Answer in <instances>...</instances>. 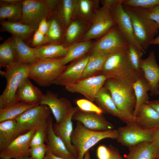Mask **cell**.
I'll return each instance as SVG.
<instances>
[{"label":"cell","instance_id":"cell-1","mask_svg":"<svg viewBox=\"0 0 159 159\" xmlns=\"http://www.w3.org/2000/svg\"><path fill=\"white\" fill-rule=\"evenodd\" d=\"M138 73L125 79H107L104 84L117 108L130 121L136 120L133 115L136 100L132 85Z\"/></svg>","mask_w":159,"mask_h":159},{"label":"cell","instance_id":"cell-2","mask_svg":"<svg viewBox=\"0 0 159 159\" xmlns=\"http://www.w3.org/2000/svg\"><path fill=\"white\" fill-rule=\"evenodd\" d=\"M29 64L17 62L0 71L7 81L6 85L0 96V109H4L19 102L16 96L18 89L22 82L28 78Z\"/></svg>","mask_w":159,"mask_h":159},{"label":"cell","instance_id":"cell-3","mask_svg":"<svg viewBox=\"0 0 159 159\" xmlns=\"http://www.w3.org/2000/svg\"><path fill=\"white\" fill-rule=\"evenodd\" d=\"M118 135L117 130L96 131L85 127L77 122L71 136V142L78 154L77 159H83L85 153L100 140L110 138L116 139Z\"/></svg>","mask_w":159,"mask_h":159},{"label":"cell","instance_id":"cell-4","mask_svg":"<svg viewBox=\"0 0 159 159\" xmlns=\"http://www.w3.org/2000/svg\"><path fill=\"white\" fill-rule=\"evenodd\" d=\"M122 5L130 19L136 40L146 51L158 32V24L137 9Z\"/></svg>","mask_w":159,"mask_h":159},{"label":"cell","instance_id":"cell-5","mask_svg":"<svg viewBox=\"0 0 159 159\" xmlns=\"http://www.w3.org/2000/svg\"><path fill=\"white\" fill-rule=\"evenodd\" d=\"M62 59L38 60L29 64L28 78L40 86L50 85L67 67L62 64Z\"/></svg>","mask_w":159,"mask_h":159},{"label":"cell","instance_id":"cell-6","mask_svg":"<svg viewBox=\"0 0 159 159\" xmlns=\"http://www.w3.org/2000/svg\"><path fill=\"white\" fill-rule=\"evenodd\" d=\"M59 0H23L20 22L37 29L41 21L55 10Z\"/></svg>","mask_w":159,"mask_h":159},{"label":"cell","instance_id":"cell-7","mask_svg":"<svg viewBox=\"0 0 159 159\" xmlns=\"http://www.w3.org/2000/svg\"><path fill=\"white\" fill-rule=\"evenodd\" d=\"M126 49L109 54L103 66L101 74L107 79H123L136 73L128 60Z\"/></svg>","mask_w":159,"mask_h":159},{"label":"cell","instance_id":"cell-8","mask_svg":"<svg viewBox=\"0 0 159 159\" xmlns=\"http://www.w3.org/2000/svg\"><path fill=\"white\" fill-rule=\"evenodd\" d=\"M129 42L115 25L95 43L89 53L109 55L126 49Z\"/></svg>","mask_w":159,"mask_h":159},{"label":"cell","instance_id":"cell-9","mask_svg":"<svg viewBox=\"0 0 159 159\" xmlns=\"http://www.w3.org/2000/svg\"><path fill=\"white\" fill-rule=\"evenodd\" d=\"M126 124L117 129L118 135L116 140L122 145L129 148L140 143L152 142L155 129H145L135 121H130Z\"/></svg>","mask_w":159,"mask_h":159},{"label":"cell","instance_id":"cell-10","mask_svg":"<svg viewBox=\"0 0 159 159\" xmlns=\"http://www.w3.org/2000/svg\"><path fill=\"white\" fill-rule=\"evenodd\" d=\"M116 25L110 10L103 6L96 11L87 31L80 41L101 38Z\"/></svg>","mask_w":159,"mask_h":159},{"label":"cell","instance_id":"cell-11","mask_svg":"<svg viewBox=\"0 0 159 159\" xmlns=\"http://www.w3.org/2000/svg\"><path fill=\"white\" fill-rule=\"evenodd\" d=\"M51 112L47 105L38 104L25 111L14 119L23 134L36 127L43 121L47 120Z\"/></svg>","mask_w":159,"mask_h":159},{"label":"cell","instance_id":"cell-12","mask_svg":"<svg viewBox=\"0 0 159 159\" xmlns=\"http://www.w3.org/2000/svg\"><path fill=\"white\" fill-rule=\"evenodd\" d=\"M107 79L103 74L82 79L77 82L65 87L71 92L81 94L92 102L95 101L96 95Z\"/></svg>","mask_w":159,"mask_h":159},{"label":"cell","instance_id":"cell-13","mask_svg":"<svg viewBox=\"0 0 159 159\" xmlns=\"http://www.w3.org/2000/svg\"><path fill=\"white\" fill-rule=\"evenodd\" d=\"M36 128L20 135L6 148L0 151V159H15L24 156H30V143Z\"/></svg>","mask_w":159,"mask_h":159},{"label":"cell","instance_id":"cell-14","mask_svg":"<svg viewBox=\"0 0 159 159\" xmlns=\"http://www.w3.org/2000/svg\"><path fill=\"white\" fill-rule=\"evenodd\" d=\"M79 109L78 107L71 106L62 120L53 125V130L55 134L62 140L68 151L76 159L78 155L72 143L71 136L73 130L72 118Z\"/></svg>","mask_w":159,"mask_h":159},{"label":"cell","instance_id":"cell-15","mask_svg":"<svg viewBox=\"0 0 159 159\" xmlns=\"http://www.w3.org/2000/svg\"><path fill=\"white\" fill-rule=\"evenodd\" d=\"M90 57L88 54L67 65L64 71L54 80L52 84L66 87L81 80Z\"/></svg>","mask_w":159,"mask_h":159},{"label":"cell","instance_id":"cell-16","mask_svg":"<svg viewBox=\"0 0 159 159\" xmlns=\"http://www.w3.org/2000/svg\"><path fill=\"white\" fill-rule=\"evenodd\" d=\"M115 19L116 25L123 36L129 43H131L144 53L146 51L136 40L130 17L125 10L122 4L110 10Z\"/></svg>","mask_w":159,"mask_h":159},{"label":"cell","instance_id":"cell-17","mask_svg":"<svg viewBox=\"0 0 159 159\" xmlns=\"http://www.w3.org/2000/svg\"><path fill=\"white\" fill-rule=\"evenodd\" d=\"M72 119L80 122L85 127L92 131H102L114 128L113 125L102 114L85 112L79 109L74 114Z\"/></svg>","mask_w":159,"mask_h":159},{"label":"cell","instance_id":"cell-18","mask_svg":"<svg viewBox=\"0 0 159 159\" xmlns=\"http://www.w3.org/2000/svg\"><path fill=\"white\" fill-rule=\"evenodd\" d=\"M47 124L46 154L51 153L65 159H76L68 151L62 140L54 133L53 129V118L51 115L47 119Z\"/></svg>","mask_w":159,"mask_h":159},{"label":"cell","instance_id":"cell-19","mask_svg":"<svg viewBox=\"0 0 159 159\" xmlns=\"http://www.w3.org/2000/svg\"><path fill=\"white\" fill-rule=\"evenodd\" d=\"M141 69L150 87V95H156L159 89V66L158 65L154 52L152 51L148 57L142 59Z\"/></svg>","mask_w":159,"mask_h":159},{"label":"cell","instance_id":"cell-20","mask_svg":"<svg viewBox=\"0 0 159 159\" xmlns=\"http://www.w3.org/2000/svg\"><path fill=\"white\" fill-rule=\"evenodd\" d=\"M40 104L45 105L49 107L56 123H59L62 120L72 106L69 100L64 98H59L57 94L49 90L43 94Z\"/></svg>","mask_w":159,"mask_h":159},{"label":"cell","instance_id":"cell-21","mask_svg":"<svg viewBox=\"0 0 159 159\" xmlns=\"http://www.w3.org/2000/svg\"><path fill=\"white\" fill-rule=\"evenodd\" d=\"M1 29L9 32L27 44L31 43L34 34L37 29L20 22L10 21L7 20L0 21Z\"/></svg>","mask_w":159,"mask_h":159},{"label":"cell","instance_id":"cell-22","mask_svg":"<svg viewBox=\"0 0 159 159\" xmlns=\"http://www.w3.org/2000/svg\"><path fill=\"white\" fill-rule=\"evenodd\" d=\"M99 0H77L73 19L82 21L90 25L99 7Z\"/></svg>","mask_w":159,"mask_h":159},{"label":"cell","instance_id":"cell-23","mask_svg":"<svg viewBox=\"0 0 159 159\" xmlns=\"http://www.w3.org/2000/svg\"><path fill=\"white\" fill-rule=\"evenodd\" d=\"M43 95L42 91L34 85L28 78L22 82L16 92L19 102L32 105L40 104Z\"/></svg>","mask_w":159,"mask_h":159},{"label":"cell","instance_id":"cell-24","mask_svg":"<svg viewBox=\"0 0 159 159\" xmlns=\"http://www.w3.org/2000/svg\"><path fill=\"white\" fill-rule=\"evenodd\" d=\"M135 117V122L145 129L155 130L159 126V114L146 103L140 107Z\"/></svg>","mask_w":159,"mask_h":159},{"label":"cell","instance_id":"cell-25","mask_svg":"<svg viewBox=\"0 0 159 159\" xmlns=\"http://www.w3.org/2000/svg\"><path fill=\"white\" fill-rule=\"evenodd\" d=\"M103 112L117 117L126 124L130 121L118 109L109 90L103 86L97 92L95 100Z\"/></svg>","mask_w":159,"mask_h":159},{"label":"cell","instance_id":"cell-26","mask_svg":"<svg viewBox=\"0 0 159 159\" xmlns=\"http://www.w3.org/2000/svg\"><path fill=\"white\" fill-rule=\"evenodd\" d=\"M22 134L14 119L0 122V151L4 150Z\"/></svg>","mask_w":159,"mask_h":159},{"label":"cell","instance_id":"cell-27","mask_svg":"<svg viewBox=\"0 0 159 159\" xmlns=\"http://www.w3.org/2000/svg\"><path fill=\"white\" fill-rule=\"evenodd\" d=\"M90 26L80 21L72 20L66 29L62 44L68 48L74 43L80 41Z\"/></svg>","mask_w":159,"mask_h":159},{"label":"cell","instance_id":"cell-28","mask_svg":"<svg viewBox=\"0 0 159 159\" xmlns=\"http://www.w3.org/2000/svg\"><path fill=\"white\" fill-rule=\"evenodd\" d=\"M132 86L136 100V106L133 115L135 117L140 107L149 100L148 92L150 91V87L142 71L138 73Z\"/></svg>","mask_w":159,"mask_h":159},{"label":"cell","instance_id":"cell-29","mask_svg":"<svg viewBox=\"0 0 159 159\" xmlns=\"http://www.w3.org/2000/svg\"><path fill=\"white\" fill-rule=\"evenodd\" d=\"M95 42L92 40L79 41L69 47L65 55L62 58V63L66 65L70 62L79 59L87 55L92 48Z\"/></svg>","mask_w":159,"mask_h":159},{"label":"cell","instance_id":"cell-30","mask_svg":"<svg viewBox=\"0 0 159 159\" xmlns=\"http://www.w3.org/2000/svg\"><path fill=\"white\" fill-rule=\"evenodd\" d=\"M47 21L49 28L47 36L49 44H62L66 29L55 11L47 19Z\"/></svg>","mask_w":159,"mask_h":159},{"label":"cell","instance_id":"cell-31","mask_svg":"<svg viewBox=\"0 0 159 159\" xmlns=\"http://www.w3.org/2000/svg\"><path fill=\"white\" fill-rule=\"evenodd\" d=\"M129 149V152L125 155V159H154L158 155L152 142L140 143Z\"/></svg>","mask_w":159,"mask_h":159},{"label":"cell","instance_id":"cell-32","mask_svg":"<svg viewBox=\"0 0 159 159\" xmlns=\"http://www.w3.org/2000/svg\"><path fill=\"white\" fill-rule=\"evenodd\" d=\"M34 48L38 60L62 58L66 54L68 49L62 44L54 43Z\"/></svg>","mask_w":159,"mask_h":159},{"label":"cell","instance_id":"cell-33","mask_svg":"<svg viewBox=\"0 0 159 159\" xmlns=\"http://www.w3.org/2000/svg\"><path fill=\"white\" fill-rule=\"evenodd\" d=\"M17 62L16 47L11 36L0 45V66L7 67Z\"/></svg>","mask_w":159,"mask_h":159},{"label":"cell","instance_id":"cell-34","mask_svg":"<svg viewBox=\"0 0 159 159\" xmlns=\"http://www.w3.org/2000/svg\"><path fill=\"white\" fill-rule=\"evenodd\" d=\"M77 0H59L55 10L66 29L73 19Z\"/></svg>","mask_w":159,"mask_h":159},{"label":"cell","instance_id":"cell-35","mask_svg":"<svg viewBox=\"0 0 159 159\" xmlns=\"http://www.w3.org/2000/svg\"><path fill=\"white\" fill-rule=\"evenodd\" d=\"M11 36L14 38L16 47L17 62L30 64L38 60L34 48L28 46L18 38Z\"/></svg>","mask_w":159,"mask_h":159},{"label":"cell","instance_id":"cell-36","mask_svg":"<svg viewBox=\"0 0 159 159\" xmlns=\"http://www.w3.org/2000/svg\"><path fill=\"white\" fill-rule=\"evenodd\" d=\"M23 0L13 4L0 1V21L19 22L22 16Z\"/></svg>","mask_w":159,"mask_h":159},{"label":"cell","instance_id":"cell-37","mask_svg":"<svg viewBox=\"0 0 159 159\" xmlns=\"http://www.w3.org/2000/svg\"><path fill=\"white\" fill-rule=\"evenodd\" d=\"M90 54V57L81 79L94 76L95 74L99 72L101 73L104 63L109 55L96 53Z\"/></svg>","mask_w":159,"mask_h":159},{"label":"cell","instance_id":"cell-38","mask_svg":"<svg viewBox=\"0 0 159 159\" xmlns=\"http://www.w3.org/2000/svg\"><path fill=\"white\" fill-rule=\"evenodd\" d=\"M37 105L20 102L5 108L0 109V122L14 119L25 111Z\"/></svg>","mask_w":159,"mask_h":159},{"label":"cell","instance_id":"cell-39","mask_svg":"<svg viewBox=\"0 0 159 159\" xmlns=\"http://www.w3.org/2000/svg\"><path fill=\"white\" fill-rule=\"evenodd\" d=\"M126 52L128 60L134 71L137 73L141 72V64L143 52L132 44L129 43Z\"/></svg>","mask_w":159,"mask_h":159},{"label":"cell","instance_id":"cell-40","mask_svg":"<svg viewBox=\"0 0 159 159\" xmlns=\"http://www.w3.org/2000/svg\"><path fill=\"white\" fill-rule=\"evenodd\" d=\"M47 120L43 121L36 127L31 141L30 147L44 144L47 136Z\"/></svg>","mask_w":159,"mask_h":159},{"label":"cell","instance_id":"cell-41","mask_svg":"<svg viewBox=\"0 0 159 159\" xmlns=\"http://www.w3.org/2000/svg\"><path fill=\"white\" fill-rule=\"evenodd\" d=\"M159 5V0H124L122 5L129 7L147 9Z\"/></svg>","mask_w":159,"mask_h":159},{"label":"cell","instance_id":"cell-42","mask_svg":"<svg viewBox=\"0 0 159 159\" xmlns=\"http://www.w3.org/2000/svg\"><path fill=\"white\" fill-rule=\"evenodd\" d=\"M76 103L79 109L82 111L95 112L99 114H102L103 112L102 110L99 107L88 100H77L76 101Z\"/></svg>","mask_w":159,"mask_h":159},{"label":"cell","instance_id":"cell-43","mask_svg":"<svg viewBox=\"0 0 159 159\" xmlns=\"http://www.w3.org/2000/svg\"><path fill=\"white\" fill-rule=\"evenodd\" d=\"M135 8L147 17L156 22L159 27V5L147 9Z\"/></svg>","mask_w":159,"mask_h":159},{"label":"cell","instance_id":"cell-44","mask_svg":"<svg viewBox=\"0 0 159 159\" xmlns=\"http://www.w3.org/2000/svg\"><path fill=\"white\" fill-rule=\"evenodd\" d=\"M30 44L32 47L36 48L49 44V42L46 35L37 29L34 34Z\"/></svg>","mask_w":159,"mask_h":159},{"label":"cell","instance_id":"cell-45","mask_svg":"<svg viewBox=\"0 0 159 159\" xmlns=\"http://www.w3.org/2000/svg\"><path fill=\"white\" fill-rule=\"evenodd\" d=\"M47 147L45 144L30 147V156L33 159H44Z\"/></svg>","mask_w":159,"mask_h":159},{"label":"cell","instance_id":"cell-46","mask_svg":"<svg viewBox=\"0 0 159 159\" xmlns=\"http://www.w3.org/2000/svg\"><path fill=\"white\" fill-rule=\"evenodd\" d=\"M97 153L98 159H109L111 154L109 147L104 145H100L98 147Z\"/></svg>","mask_w":159,"mask_h":159},{"label":"cell","instance_id":"cell-47","mask_svg":"<svg viewBox=\"0 0 159 159\" xmlns=\"http://www.w3.org/2000/svg\"><path fill=\"white\" fill-rule=\"evenodd\" d=\"M124 0H101L100 2L103 6L110 10L122 4Z\"/></svg>","mask_w":159,"mask_h":159},{"label":"cell","instance_id":"cell-48","mask_svg":"<svg viewBox=\"0 0 159 159\" xmlns=\"http://www.w3.org/2000/svg\"><path fill=\"white\" fill-rule=\"evenodd\" d=\"M49 28V25L47 19L44 18L40 23L37 29L43 34L47 35Z\"/></svg>","mask_w":159,"mask_h":159},{"label":"cell","instance_id":"cell-49","mask_svg":"<svg viewBox=\"0 0 159 159\" xmlns=\"http://www.w3.org/2000/svg\"><path fill=\"white\" fill-rule=\"evenodd\" d=\"M152 143L159 155V126L155 131Z\"/></svg>","mask_w":159,"mask_h":159},{"label":"cell","instance_id":"cell-50","mask_svg":"<svg viewBox=\"0 0 159 159\" xmlns=\"http://www.w3.org/2000/svg\"><path fill=\"white\" fill-rule=\"evenodd\" d=\"M111 151V155L109 159H125L123 158L117 149L112 146L109 147Z\"/></svg>","mask_w":159,"mask_h":159},{"label":"cell","instance_id":"cell-51","mask_svg":"<svg viewBox=\"0 0 159 159\" xmlns=\"http://www.w3.org/2000/svg\"><path fill=\"white\" fill-rule=\"evenodd\" d=\"M146 103L154 108L159 114V100H149Z\"/></svg>","mask_w":159,"mask_h":159},{"label":"cell","instance_id":"cell-52","mask_svg":"<svg viewBox=\"0 0 159 159\" xmlns=\"http://www.w3.org/2000/svg\"><path fill=\"white\" fill-rule=\"evenodd\" d=\"M44 159H65L56 156L51 153L46 154Z\"/></svg>","mask_w":159,"mask_h":159},{"label":"cell","instance_id":"cell-53","mask_svg":"<svg viewBox=\"0 0 159 159\" xmlns=\"http://www.w3.org/2000/svg\"><path fill=\"white\" fill-rule=\"evenodd\" d=\"M22 0H0V1L4 2L10 4H15L19 3Z\"/></svg>","mask_w":159,"mask_h":159},{"label":"cell","instance_id":"cell-54","mask_svg":"<svg viewBox=\"0 0 159 159\" xmlns=\"http://www.w3.org/2000/svg\"><path fill=\"white\" fill-rule=\"evenodd\" d=\"M151 44L159 45V35L154 39L152 42Z\"/></svg>","mask_w":159,"mask_h":159},{"label":"cell","instance_id":"cell-55","mask_svg":"<svg viewBox=\"0 0 159 159\" xmlns=\"http://www.w3.org/2000/svg\"><path fill=\"white\" fill-rule=\"evenodd\" d=\"M83 159H91L89 150L85 153Z\"/></svg>","mask_w":159,"mask_h":159},{"label":"cell","instance_id":"cell-56","mask_svg":"<svg viewBox=\"0 0 159 159\" xmlns=\"http://www.w3.org/2000/svg\"><path fill=\"white\" fill-rule=\"evenodd\" d=\"M15 159H33L31 157L25 156L19 158Z\"/></svg>","mask_w":159,"mask_h":159},{"label":"cell","instance_id":"cell-57","mask_svg":"<svg viewBox=\"0 0 159 159\" xmlns=\"http://www.w3.org/2000/svg\"><path fill=\"white\" fill-rule=\"evenodd\" d=\"M154 159H159V155H158Z\"/></svg>","mask_w":159,"mask_h":159},{"label":"cell","instance_id":"cell-58","mask_svg":"<svg viewBox=\"0 0 159 159\" xmlns=\"http://www.w3.org/2000/svg\"><path fill=\"white\" fill-rule=\"evenodd\" d=\"M159 95V86L158 90V92H157V93L156 95Z\"/></svg>","mask_w":159,"mask_h":159}]
</instances>
